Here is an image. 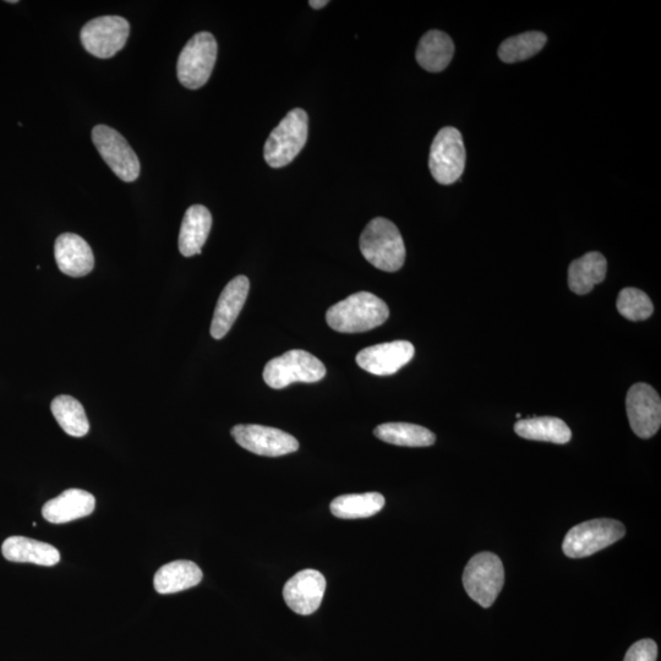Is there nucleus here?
Segmentation results:
<instances>
[{
    "instance_id": "13",
    "label": "nucleus",
    "mask_w": 661,
    "mask_h": 661,
    "mask_svg": "<svg viewBox=\"0 0 661 661\" xmlns=\"http://www.w3.org/2000/svg\"><path fill=\"white\" fill-rule=\"evenodd\" d=\"M325 591L326 579L321 572L303 570L286 583L283 598L294 613L308 616L320 608Z\"/></svg>"
},
{
    "instance_id": "25",
    "label": "nucleus",
    "mask_w": 661,
    "mask_h": 661,
    "mask_svg": "<svg viewBox=\"0 0 661 661\" xmlns=\"http://www.w3.org/2000/svg\"><path fill=\"white\" fill-rule=\"evenodd\" d=\"M374 435L387 444L406 447H428L435 444L436 436L424 426L409 423L381 424Z\"/></svg>"
},
{
    "instance_id": "30",
    "label": "nucleus",
    "mask_w": 661,
    "mask_h": 661,
    "mask_svg": "<svg viewBox=\"0 0 661 661\" xmlns=\"http://www.w3.org/2000/svg\"><path fill=\"white\" fill-rule=\"evenodd\" d=\"M309 4L313 9H322L325 8L329 2H327V0H322V2H320V0H310Z\"/></svg>"
},
{
    "instance_id": "3",
    "label": "nucleus",
    "mask_w": 661,
    "mask_h": 661,
    "mask_svg": "<svg viewBox=\"0 0 661 661\" xmlns=\"http://www.w3.org/2000/svg\"><path fill=\"white\" fill-rule=\"evenodd\" d=\"M309 117L304 109L296 108L281 120L267 139L264 157L267 165L282 168L294 161L307 144Z\"/></svg>"
},
{
    "instance_id": "10",
    "label": "nucleus",
    "mask_w": 661,
    "mask_h": 661,
    "mask_svg": "<svg viewBox=\"0 0 661 661\" xmlns=\"http://www.w3.org/2000/svg\"><path fill=\"white\" fill-rule=\"evenodd\" d=\"M130 25L122 16H101L89 21L81 30V42L97 58L116 56L128 41Z\"/></svg>"
},
{
    "instance_id": "7",
    "label": "nucleus",
    "mask_w": 661,
    "mask_h": 661,
    "mask_svg": "<svg viewBox=\"0 0 661 661\" xmlns=\"http://www.w3.org/2000/svg\"><path fill=\"white\" fill-rule=\"evenodd\" d=\"M217 51L216 38L210 32H199L191 38L178 58L180 84L190 90L205 86L215 68Z\"/></svg>"
},
{
    "instance_id": "12",
    "label": "nucleus",
    "mask_w": 661,
    "mask_h": 661,
    "mask_svg": "<svg viewBox=\"0 0 661 661\" xmlns=\"http://www.w3.org/2000/svg\"><path fill=\"white\" fill-rule=\"evenodd\" d=\"M626 411L630 425L638 437L650 439L661 425V400L659 393L648 384L633 385L627 393Z\"/></svg>"
},
{
    "instance_id": "4",
    "label": "nucleus",
    "mask_w": 661,
    "mask_h": 661,
    "mask_svg": "<svg viewBox=\"0 0 661 661\" xmlns=\"http://www.w3.org/2000/svg\"><path fill=\"white\" fill-rule=\"evenodd\" d=\"M505 583V568L500 557L480 553L469 560L463 572V586L475 603L488 609L499 597Z\"/></svg>"
},
{
    "instance_id": "29",
    "label": "nucleus",
    "mask_w": 661,
    "mask_h": 661,
    "mask_svg": "<svg viewBox=\"0 0 661 661\" xmlns=\"http://www.w3.org/2000/svg\"><path fill=\"white\" fill-rule=\"evenodd\" d=\"M658 646L653 639H642L627 650L624 661H657Z\"/></svg>"
},
{
    "instance_id": "15",
    "label": "nucleus",
    "mask_w": 661,
    "mask_h": 661,
    "mask_svg": "<svg viewBox=\"0 0 661 661\" xmlns=\"http://www.w3.org/2000/svg\"><path fill=\"white\" fill-rule=\"evenodd\" d=\"M250 289L248 277L238 276L229 282L216 305L211 324V336L215 340H222L232 329L238 319L245 302H247Z\"/></svg>"
},
{
    "instance_id": "26",
    "label": "nucleus",
    "mask_w": 661,
    "mask_h": 661,
    "mask_svg": "<svg viewBox=\"0 0 661 661\" xmlns=\"http://www.w3.org/2000/svg\"><path fill=\"white\" fill-rule=\"evenodd\" d=\"M52 413L60 428L73 437H83L89 433L90 423L83 404L70 396H58L51 404Z\"/></svg>"
},
{
    "instance_id": "31",
    "label": "nucleus",
    "mask_w": 661,
    "mask_h": 661,
    "mask_svg": "<svg viewBox=\"0 0 661 661\" xmlns=\"http://www.w3.org/2000/svg\"><path fill=\"white\" fill-rule=\"evenodd\" d=\"M7 3L16 4V3H18V0H9V2H7Z\"/></svg>"
},
{
    "instance_id": "17",
    "label": "nucleus",
    "mask_w": 661,
    "mask_h": 661,
    "mask_svg": "<svg viewBox=\"0 0 661 661\" xmlns=\"http://www.w3.org/2000/svg\"><path fill=\"white\" fill-rule=\"evenodd\" d=\"M95 496L81 489H69L42 508V515L48 522L63 524L90 516L95 511Z\"/></svg>"
},
{
    "instance_id": "14",
    "label": "nucleus",
    "mask_w": 661,
    "mask_h": 661,
    "mask_svg": "<svg viewBox=\"0 0 661 661\" xmlns=\"http://www.w3.org/2000/svg\"><path fill=\"white\" fill-rule=\"evenodd\" d=\"M414 353V346L408 341L381 343L359 352L357 364L370 374L390 376L411 362Z\"/></svg>"
},
{
    "instance_id": "6",
    "label": "nucleus",
    "mask_w": 661,
    "mask_h": 661,
    "mask_svg": "<svg viewBox=\"0 0 661 661\" xmlns=\"http://www.w3.org/2000/svg\"><path fill=\"white\" fill-rule=\"evenodd\" d=\"M625 534L624 524L610 518L583 522L566 534L562 550L571 559H583L619 542Z\"/></svg>"
},
{
    "instance_id": "27",
    "label": "nucleus",
    "mask_w": 661,
    "mask_h": 661,
    "mask_svg": "<svg viewBox=\"0 0 661 661\" xmlns=\"http://www.w3.org/2000/svg\"><path fill=\"white\" fill-rule=\"evenodd\" d=\"M548 38L543 32L531 31L507 38L499 48V57L505 63L523 62L538 54L546 45Z\"/></svg>"
},
{
    "instance_id": "28",
    "label": "nucleus",
    "mask_w": 661,
    "mask_h": 661,
    "mask_svg": "<svg viewBox=\"0 0 661 661\" xmlns=\"http://www.w3.org/2000/svg\"><path fill=\"white\" fill-rule=\"evenodd\" d=\"M616 308L624 318L630 321L647 320L654 311L652 300L637 288L622 289L617 298Z\"/></svg>"
},
{
    "instance_id": "20",
    "label": "nucleus",
    "mask_w": 661,
    "mask_h": 661,
    "mask_svg": "<svg viewBox=\"0 0 661 661\" xmlns=\"http://www.w3.org/2000/svg\"><path fill=\"white\" fill-rule=\"evenodd\" d=\"M608 271V262L603 254L593 251L572 262L568 269V286L578 296L591 293L602 283Z\"/></svg>"
},
{
    "instance_id": "24",
    "label": "nucleus",
    "mask_w": 661,
    "mask_h": 661,
    "mask_svg": "<svg viewBox=\"0 0 661 661\" xmlns=\"http://www.w3.org/2000/svg\"><path fill=\"white\" fill-rule=\"evenodd\" d=\"M384 506L385 497L379 493L342 495L331 502V512L341 520H359L375 516Z\"/></svg>"
},
{
    "instance_id": "8",
    "label": "nucleus",
    "mask_w": 661,
    "mask_h": 661,
    "mask_svg": "<svg viewBox=\"0 0 661 661\" xmlns=\"http://www.w3.org/2000/svg\"><path fill=\"white\" fill-rule=\"evenodd\" d=\"M466 147L460 131L446 127L435 136L431 145L429 168L437 183L451 185L462 177L466 168Z\"/></svg>"
},
{
    "instance_id": "1",
    "label": "nucleus",
    "mask_w": 661,
    "mask_h": 661,
    "mask_svg": "<svg viewBox=\"0 0 661 661\" xmlns=\"http://www.w3.org/2000/svg\"><path fill=\"white\" fill-rule=\"evenodd\" d=\"M389 316L384 300L373 293L359 292L327 310L326 321L337 332L359 333L385 324Z\"/></svg>"
},
{
    "instance_id": "22",
    "label": "nucleus",
    "mask_w": 661,
    "mask_h": 661,
    "mask_svg": "<svg viewBox=\"0 0 661 661\" xmlns=\"http://www.w3.org/2000/svg\"><path fill=\"white\" fill-rule=\"evenodd\" d=\"M455 54V45L451 37L445 32L431 30L420 40L417 54V62L430 73H440L449 67Z\"/></svg>"
},
{
    "instance_id": "9",
    "label": "nucleus",
    "mask_w": 661,
    "mask_h": 661,
    "mask_svg": "<svg viewBox=\"0 0 661 661\" xmlns=\"http://www.w3.org/2000/svg\"><path fill=\"white\" fill-rule=\"evenodd\" d=\"M92 140L103 160L119 179L131 183L139 178L141 171L139 158L117 130L107 125H97L92 130Z\"/></svg>"
},
{
    "instance_id": "16",
    "label": "nucleus",
    "mask_w": 661,
    "mask_h": 661,
    "mask_svg": "<svg viewBox=\"0 0 661 661\" xmlns=\"http://www.w3.org/2000/svg\"><path fill=\"white\" fill-rule=\"evenodd\" d=\"M54 256L60 272L70 277H84L94 270L95 256L89 243L74 233L59 236L54 245Z\"/></svg>"
},
{
    "instance_id": "23",
    "label": "nucleus",
    "mask_w": 661,
    "mask_h": 661,
    "mask_svg": "<svg viewBox=\"0 0 661 661\" xmlns=\"http://www.w3.org/2000/svg\"><path fill=\"white\" fill-rule=\"evenodd\" d=\"M515 431L526 440L559 445H565L572 439L571 429L564 420L554 417L520 419L515 424Z\"/></svg>"
},
{
    "instance_id": "18",
    "label": "nucleus",
    "mask_w": 661,
    "mask_h": 661,
    "mask_svg": "<svg viewBox=\"0 0 661 661\" xmlns=\"http://www.w3.org/2000/svg\"><path fill=\"white\" fill-rule=\"evenodd\" d=\"M212 228V216L207 207L194 205L185 212L179 233V251L185 258L201 254Z\"/></svg>"
},
{
    "instance_id": "19",
    "label": "nucleus",
    "mask_w": 661,
    "mask_h": 661,
    "mask_svg": "<svg viewBox=\"0 0 661 661\" xmlns=\"http://www.w3.org/2000/svg\"><path fill=\"white\" fill-rule=\"evenodd\" d=\"M5 559L21 564L54 566L60 561V554L53 545L38 542L26 537H10L3 543Z\"/></svg>"
},
{
    "instance_id": "21",
    "label": "nucleus",
    "mask_w": 661,
    "mask_h": 661,
    "mask_svg": "<svg viewBox=\"0 0 661 661\" xmlns=\"http://www.w3.org/2000/svg\"><path fill=\"white\" fill-rule=\"evenodd\" d=\"M201 568L193 561L179 560L162 566L156 572L154 584L157 593L174 594L198 586L202 581Z\"/></svg>"
},
{
    "instance_id": "2",
    "label": "nucleus",
    "mask_w": 661,
    "mask_h": 661,
    "mask_svg": "<svg viewBox=\"0 0 661 661\" xmlns=\"http://www.w3.org/2000/svg\"><path fill=\"white\" fill-rule=\"evenodd\" d=\"M366 261L381 271L401 270L406 261V247L395 223L378 217L368 223L359 240Z\"/></svg>"
},
{
    "instance_id": "11",
    "label": "nucleus",
    "mask_w": 661,
    "mask_h": 661,
    "mask_svg": "<svg viewBox=\"0 0 661 661\" xmlns=\"http://www.w3.org/2000/svg\"><path fill=\"white\" fill-rule=\"evenodd\" d=\"M232 436L244 450L259 456L280 457L299 449L296 437L269 426L236 425L232 429Z\"/></svg>"
},
{
    "instance_id": "5",
    "label": "nucleus",
    "mask_w": 661,
    "mask_h": 661,
    "mask_svg": "<svg viewBox=\"0 0 661 661\" xmlns=\"http://www.w3.org/2000/svg\"><path fill=\"white\" fill-rule=\"evenodd\" d=\"M326 368L313 354L293 349L266 364L264 380L271 389L282 390L294 382L313 384L325 378Z\"/></svg>"
}]
</instances>
